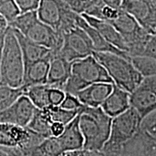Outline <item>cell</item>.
Instances as JSON below:
<instances>
[{
    "label": "cell",
    "instance_id": "6da1fadb",
    "mask_svg": "<svg viewBox=\"0 0 156 156\" xmlns=\"http://www.w3.org/2000/svg\"><path fill=\"white\" fill-rule=\"evenodd\" d=\"M113 118L101 107L84 106L79 114V124L84 138L83 149L100 152L108 141Z\"/></svg>",
    "mask_w": 156,
    "mask_h": 156
},
{
    "label": "cell",
    "instance_id": "7a4b0ae2",
    "mask_svg": "<svg viewBox=\"0 0 156 156\" xmlns=\"http://www.w3.org/2000/svg\"><path fill=\"white\" fill-rule=\"evenodd\" d=\"M9 26L17 29L23 35L41 46L58 54L63 44V35L40 20L37 10L22 13Z\"/></svg>",
    "mask_w": 156,
    "mask_h": 156
},
{
    "label": "cell",
    "instance_id": "3957f363",
    "mask_svg": "<svg viewBox=\"0 0 156 156\" xmlns=\"http://www.w3.org/2000/svg\"><path fill=\"white\" fill-rule=\"evenodd\" d=\"M96 83H114L106 69L93 55L72 63L71 75L64 90L75 95L80 90Z\"/></svg>",
    "mask_w": 156,
    "mask_h": 156
},
{
    "label": "cell",
    "instance_id": "277c9868",
    "mask_svg": "<svg viewBox=\"0 0 156 156\" xmlns=\"http://www.w3.org/2000/svg\"><path fill=\"white\" fill-rule=\"evenodd\" d=\"M22 51L12 28L8 26L4 41L1 61V81L12 87H21L24 77Z\"/></svg>",
    "mask_w": 156,
    "mask_h": 156
},
{
    "label": "cell",
    "instance_id": "5b68a950",
    "mask_svg": "<svg viewBox=\"0 0 156 156\" xmlns=\"http://www.w3.org/2000/svg\"><path fill=\"white\" fill-rule=\"evenodd\" d=\"M93 55L106 69L117 86L131 93L143 80L130 60L108 52L93 51Z\"/></svg>",
    "mask_w": 156,
    "mask_h": 156
},
{
    "label": "cell",
    "instance_id": "8992f818",
    "mask_svg": "<svg viewBox=\"0 0 156 156\" xmlns=\"http://www.w3.org/2000/svg\"><path fill=\"white\" fill-rule=\"evenodd\" d=\"M142 119L139 112L132 106L113 118L109 138L100 152L119 155L122 146L140 130Z\"/></svg>",
    "mask_w": 156,
    "mask_h": 156
},
{
    "label": "cell",
    "instance_id": "52a82bcc",
    "mask_svg": "<svg viewBox=\"0 0 156 156\" xmlns=\"http://www.w3.org/2000/svg\"><path fill=\"white\" fill-rule=\"evenodd\" d=\"M44 139L27 126L0 123V151L7 156H19L23 151L38 145Z\"/></svg>",
    "mask_w": 156,
    "mask_h": 156
},
{
    "label": "cell",
    "instance_id": "ba28073f",
    "mask_svg": "<svg viewBox=\"0 0 156 156\" xmlns=\"http://www.w3.org/2000/svg\"><path fill=\"white\" fill-rule=\"evenodd\" d=\"M40 20L63 35L77 26L80 14L74 12L62 0H40L37 9Z\"/></svg>",
    "mask_w": 156,
    "mask_h": 156
},
{
    "label": "cell",
    "instance_id": "9c48e42d",
    "mask_svg": "<svg viewBox=\"0 0 156 156\" xmlns=\"http://www.w3.org/2000/svg\"><path fill=\"white\" fill-rule=\"evenodd\" d=\"M108 23L114 25L124 38L129 48V55H142L151 34L146 32L131 15L120 8L118 15Z\"/></svg>",
    "mask_w": 156,
    "mask_h": 156
},
{
    "label": "cell",
    "instance_id": "30bf717a",
    "mask_svg": "<svg viewBox=\"0 0 156 156\" xmlns=\"http://www.w3.org/2000/svg\"><path fill=\"white\" fill-rule=\"evenodd\" d=\"M93 46L90 38L85 31L79 26L63 34V44L58 54L73 62L92 55Z\"/></svg>",
    "mask_w": 156,
    "mask_h": 156
},
{
    "label": "cell",
    "instance_id": "8fae6325",
    "mask_svg": "<svg viewBox=\"0 0 156 156\" xmlns=\"http://www.w3.org/2000/svg\"><path fill=\"white\" fill-rule=\"evenodd\" d=\"M130 105L142 118L156 110V76L143 78L130 93Z\"/></svg>",
    "mask_w": 156,
    "mask_h": 156
},
{
    "label": "cell",
    "instance_id": "7c38bea8",
    "mask_svg": "<svg viewBox=\"0 0 156 156\" xmlns=\"http://www.w3.org/2000/svg\"><path fill=\"white\" fill-rule=\"evenodd\" d=\"M121 8L131 15L146 32L156 34V7L152 0H122Z\"/></svg>",
    "mask_w": 156,
    "mask_h": 156
},
{
    "label": "cell",
    "instance_id": "4fadbf2b",
    "mask_svg": "<svg viewBox=\"0 0 156 156\" xmlns=\"http://www.w3.org/2000/svg\"><path fill=\"white\" fill-rule=\"evenodd\" d=\"M36 109V106L30 99L25 95H23L10 106L0 112V123L27 126Z\"/></svg>",
    "mask_w": 156,
    "mask_h": 156
},
{
    "label": "cell",
    "instance_id": "5bb4252c",
    "mask_svg": "<svg viewBox=\"0 0 156 156\" xmlns=\"http://www.w3.org/2000/svg\"><path fill=\"white\" fill-rule=\"evenodd\" d=\"M119 156H156V136L140 129L121 148Z\"/></svg>",
    "mask_w": 156,
    "mask_h": 156
},
{
    "label": "cell",
    "instance_id": "9a60e30c",
    "mask_svg": "<svg viewBox=\"0 0 156 156\" xmlns=\"http://www.w3.org/2000/svg\"><path fill=\"white\" fill-rule=\"evenodd\" d=\"M72 63L58 54H53L51 51L46 85L64 90L71 75Z\"/></svg>",
    "mask_w": 156,
    "mask_h": 156
},
{
    "label": "cell",
    "instance_id": "2e32d148",
    "mask_svg": "<svg viewBox=\"0 0 156 156\" xmlns=\"http://www.w3.org/2000/svg\"><path fill=\"white\" fill-rule=\"evenodd\" d=\"M114 83H96L80 90L75 95L84 106L101 107L108 95L112 92Z\"/></svg>",
    "mask_w": 156,
    "mask_h": 156
},
{
    "label": "cell",
    "instance_id": "e0dca14e",
    "mask_svg": "<svg viewBox=\"0 0 156 156\" xmlns=\"http://www.w3.org/2000/svg\"><path fill=\"white\" fill-rule=\"evenodd\" d=\"M101 107L106 114L114 118L131 107L130 93L114 83L112 92Z\"/></svg>",
    "mask_w": 156,
    "mask_h": 156
},
{
    "label": "cell",
    "instance_id": "ac0fdd59",
    "mask_svg": "<svg viewBox=\"0 0 156 156\" xmlns=\"http://www.w3.org/2000/svg\"><path fill=\"white\" fill-rule=\"evenodd\" d=\"M77 25L85 30V33L88 35L89 38L92 41L94 51L113 53L130 60V56L128 53L119 49L107 41L106 39L99 34L98 31L91 26L81 15H78L77 18Z\"/></svg>",
    "mask_w": 156,
    "mask_h": 156
},
{
    "label": "cell",
    "instance_id": "d6986e66",
    "mask_svg": "<svg viewBox=\"0 0 156 156\" xmlns=\"http://www.w3.org/2000/svg\"><path fill=\"white\" fill-rule=\"evenodd\" d=\"M81 15L91 26L98 31L99 34L106 39L107 41L119 49L128 53L129 48L127 44L122 35L114 28V25L107 21L95 18L87 15L81 14Z\"/></svg>",
    "mask_w": 156,
    "mask_h": 156
},
{
    "label": "cell",
    "instance_id": "ffe728a7",
    "mask_svg": "<svg viewBox=\"0 0 156 156\" xmlns=\"http://www.w3.org/2000/svg\"><path fill=\"white\" fill-rule=\"evenodd\" d=\"M12 28L18 41L20 47L22 51L25 67L38 60L51 56V50L32 41L17 29Z\"/></svg>",
    "mask_w": 156,
    "mask_h": 156
},
{
    "label": "cell",
    "instance_id": "44dd1931",
    "mask_svg": "<svg viewBox=\"0 0 156 156\" xmlns=\"http://www.w3.org/2000/svg\"><path fill=\"white\" fill-rule=\"evenodd\" d=\"M51 56L25 66L22 86L23 88L26 89L34 85L46 84Z\"/></svg>",
    "mask_w": 156,
    "mask_h": 156
},
{
    "label": "cell",
    "instance_id": "7402d4cb",
    "mask_svg": "<svg viewBox=\"0 0 156 156\" xmlns=\"http://www.w3.org/2000/svg\"><path fill=\"white\" fill-rule=\"evenodd\" d=\"M57 140L63 152L83 149L84 138L80 127L79 114L65 125L63 133L57 136Z\"/></svg>",
    "mask_w": 156,
    "mask_h": 156
},
{
    "label": "cell",
    "instance_id": "603a6c76",
    "mask_svg": "<svg viewBox=\"0 0 156 156\" xmlns=\"http://www.w3.org/2000/svg\"><path fill=\"white\" fill-rule=\"evenodd\" d=\"M62 153L57 137L50 136L33 147L21 152L20 156H59Z\"/></svg>",
    "mask_w": 156,
    "mask_h": 156
},
{
    "label": "cell",
    "instance_id": "cb8c5ba5",
    "mask_svg": "<svg viewBox=\"0 0 156 156\" xmlns=\"http://www.w3.org/2000/svg\"><path fill=\"white\" fill-rule=\"evenodd\" d=\"M53 122L47 108L43 109L36 108L27 127L44 138H48L51 136V125Z\"/></svg>",
    "mask_w": 156,
    "mask_h": 156
},
{
    "label": "cell",
    "instance_id": "d4e9b609",
    "mask_svg": "<svg viewBox=\"0 0 156 156\" xmlns=\"http://www.w3.org/2000/svg\"><path fill=\"white\" fill-rule=\"evenodd\" d=\"M48 89L49 86L46 84L34 85L25 89L24 95L30 99L36 108H46L50 106L48 101Z\"/></svg>",
    "mask_w": 156,
    "mask_h": 156
},
{
    "label": "cell",
    "instance_id": "484cf974",
    "mask_svg": "<svg viewBox=\"0 0 156 156\" xmlns=\"http://www.w3.org/2000/svg\"><path fill=\"white\" fill-rule=\"evenodd\" d=\"M25 89L12 87L0 81V112L10 106L21 95L25 94Z\"/></svg>",
    "mask_w": 156,
    "mask_h": 156
},
{
    "label": "cell",
    "instance_id": "4316f807",
    "mask_svg": "<svg viewBox=\"0 0 156 156\" xmlns=\"http://www.w3.org/2000/svg\"><path fill=\"white\" fill-rule=\"evenodd\" d=\"M130 62L143 77L156 76V59L147 56H130Z\"/></svg>",
    "mask_w": 156,
    "mask_h": 156
},
{
    "label": "cell",
    "instance_id": "83f0119b",
    "mask_svg": "<svg viewBox=\"0 0 156 156\" xmlns=\"http://www.w3.org/2000/svg\"><path fill=\"white\" fill-rule=\"evenodd\" d=\"M50 116L53 122L62 123L64 125H67L68 123L73 121L79 114L80 111H70L62 108V107L52 106L47 107Z\"/></svg>",
    "mask_w": 156,
    "mask_h": 156
},
{
    "label": "cell",
    "instance_id": "f1b7e54d",
    "mask_svg": "<svg viewBox=\"0 0 156 156\" xmlns=\"http://www.w3.org/2000/svg\"><path fill=\"white\" fill-rule=\"evenodd\" d=\"M20 14L15 0H0V15L5 17L8 25Z\"/></svg>",
    "mask_w": 156,
    "mask_h": 156
},
{
    "label": "cell",
    "instance_id": "f546056e",
    "mask_svg": "<svg viewBox=\"0 0 156 156\" xmlns=\"http://www.w3.org/2000/svg\"><path fill=\"white\" fill-rule=\"evenodd\" d=\"M74 12L81 15L85 13L91 6L98 2V0H62Z\"/></svg>",
    "mask_w": 156,
    "mask_h": 156
},
{
    "label": "cell",
    "instance_id": "4dcf8cb0",
    "mask_svg": "<svg viewBox=\"0 0 156 156\" xmlns=\"http://www.w3.org/2000/svg\"><path fill=\"white\" fill-rule=\"evenodd\" d=\"M59 106L67 110L80 111L85 106L80 101L75 95L66 93L65 97Z\"/></svg>",
    "mask_w": 156,
    "mask_h": 156
},
{
    "label": "cell",
    "instance_id": "1f68e13d",
    "mask_svg": "<svg viewBox=\"0 0 156 156\" xmlns=\"http://www.w3.org/2000/svg\"><path fill=\"white\" fill-rule=\"evenodd\" d=\"M141 129L147 132L152 135L156 136V110L143 118Z\"/></svg>",
    "mask_w": 156,
    "mask_h": 156
},
{
    "label": "cell",
    "instance_id": "d6a6232c",
    "mask_svg": "<svg viewBox=\"0 0 156 156\" xmlns=\"http://www.w3.org/2000/svg\"><path fill=\"white\" fill-rule=\"evenodd\" d=\"M65 91L63 90L49 86L48 89V101L50 106H58L61 105L65 97Z\"/></svg>",
    "mask_w": 156,
    "mask_h": 156
},
{
    "label": "cell",
    "instance_id": "836d02e7",
    "mask_svg": "<svg viewBox=\"0 0 156 156\" xmlns=\"http://www.w3.org/2000/svg\"><path fill=\"white\" fill-rule=\"evenodd\" d=\"M15 1L18 6L21 14L37 10L40 3V0H15Z\"/></svg>",
    "mask_w": 156,
    "mask_h": 156
},
{
    "label": "cell",
    "instance_id": "e575fe53",
    "mask_svg": "<svg viewBox=\"0 0 156 156\" xmlns=\"http://www.w3.org/2000/svg\"><path fill=\"white\" fill-rule=\"evenodd\" d=\"M142 55L149 56L156 59V34L150 36Z\"/></svg>",
    "mask_w": 156,
    "mask_h": 156
},
{
    "label": "cell",
    "instance_id": "d590c367",
    "mask_svg": "<svg viewBox=\"0 0 156 156\" xmlns=\"http://www.w3.org/2000/svg\"><path fill=\"white\" fill-rule=\"evenodd\" d=\"M99 152L87 151L85 149L65 151L59 156H98Z\"/></svg>",
    "mask_w": 156,
    "mask_h": 156
},
{
    "label": "cell",
    "instance_id": "8d00e7d4",
    "mask_svg": "<svg viewBox=\"0 0 156 156\" xmlns=\"http://www.w3.org/2000/svg\"><path fill=\"white\" fill-rule=\"evenodd\" d=\"M64 128H65V125L62 124V123L54 122L51 125V136H60L63 133Z\"/></svg>",
    "mask_w": 156,
    "mask_h": 156
},
{
    "label": "cell",
    "instance_id": "74e56055",
    "mask_svg": "<svg viewBox=\"0 0 156 156\" xmlns=\"http://www.w3.org/2000/svg\"><path fill=\"white\" fill-rule=\"evenodd\" d=\"M100 1L105 5L116 9L121 8V5L122 2V0H100Z\"/></svg>",
    "mask_w": 156,
    "mask_h": 156
},
{
    "label": "cell",
    "instance_id": "f35d334b",
    "mask_svg": "<svg viewBox=\"0 0 156 156\" xmlns=\"http://www.w3.org/2000/svg\"><path fill=\"white\" fill-rule=\"evenodd\" d=\"M7 30H6L5 32H2L0 34V69H1V61H2V55L4 41H5V37L6 33H7ZM0 81H1V73H0Z\"/></svg>",
    "mask_w": 156,
    "mask_h": 156
},
{
    "label": "cell",
    "instance_id": "ab89813d",
    "mask_svg": "<svg viewBox=\"0 0 156 156\" xmlns=\"http://www.w3.org/2000/svg\"><path fill=\"white\" fill-rule=\"evenodd\" d=\"M8 23L6 20V19L2 16V15H0V34L5 32L7 28H8Z\"/></svg>",
    "mask_w": 156,
    "mask_h": 156
},
{
    "label": "cell",
    "instance_id": "60d3db41",
    "mask_svg": "<svg viewBox=\"0 0 156 156\" xmlns=\"http://www.w3.org/2000/svg\"><path fill=\"white\" fill-rule=\"evenodd\" d=\"M99 154H100V156H119L116 155H113V154L103 153H101V152H99Z\"/></svg>",
    "mask_w": 156,
    "mask_h": 156
},
{
    "label": "cell",
    "instance_id": "b9f144b4",
    "mask_svg": "<svg viewBox=\"0 0 156 156\" xmlns=\"http://www.w3.org/2000/svg\"><path fill=\"white\" fill-rule=\"evenodd\" d=\"M0 156H6V155H5V153H3L2 151H0Z\"/></svg>",
    "mask_w": 156,
    "mask_h": 156
},
{
    "label": "cell",
    "instance_id": "7bdbcfd3",
    "mask_svg": "<svg viewBox=\"0 0 156 156\" xmlns=\"http://www.w3.org/2000/svg\"><path fill=\"white\" fill-rule=\"evenodd\" d=\"M152 2H153V3L154 4V5L156 7V0H152Z\"/></svg>",
    "mask_w": 156,
    "mask_h": 156
},
{
    "label": "cell",
    "instance_id": "ee69618b",
    "mask_svg": "<svg viewBox=\"0 0 156 156\" xmlns=\"http://www.w3.org/2000/svg\"><path fill=\"white\" fill-rule=\"evenodd\" d=\"M98 156H100V154H99V153H98Z\"/></svg>",
    "mask_w": 156,
    "mask_h": 156
},
{
    "label": "cell",
    "instance_id": "f6af8a7d",
    "mask_svg": "<svg viewBox=\"0 0 156 156\" xmlns=\"http://www.w3.org/2000/svg\"><path fill=\"white\" fill-rule=\"evenodd\" d=\"M6 156H7V155H6Z\"/></svg>",
    "mask_w": 156,
    "mask_h": 156
}]
</instances>
